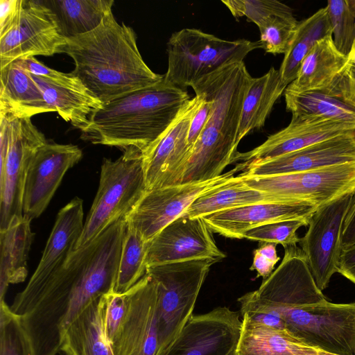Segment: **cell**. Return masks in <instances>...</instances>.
Segmentation results:
<instances>
[{
  "label": "cell",
  "mask_w": 355,
  "mask_h": 355,
  "mask_svg": "<svg viewBox=\"0 0 355 355\" xmlns=\"http://www.w3.org/2000/svg\"><path fill=\"white\" fill-rule=\"evenodd\" d=\"M252 78L240 61L226 64L193 84L196 94L211 101V111L178 184L214 179L234 163L242 105Z\"/></svg>",
  "instance_id": "obj_3"
},
{
  "label": "cell",
  "mask_w": 355,
  "mask_h": 355,
  "mask_svg": "<svg viewBox=\"0 0 355 355\" xmlns=\"http://www.w3.org/2000/svg\"><path fill=\"white\" fill-rule=\"evenodd\" d=\"M313 355H338V354L327 352H324V351H322V350H320V349L316 348L315 352Z\"/></svg>",
  "instance_id": "obj_48"
},
{
  "label": "cell",
  "mask_w": 355,
  "mask_h": 355,
  "mask_svg": "<svg viewBox=\"0 0 355 355\" xmlns=\"http://www.w3.org/2000/svg\"><path fill=\"white\" fill-rule=\"evenodd\" d=\"M0 114L31 118L51 112L31 73L12 62L0 68Z\"/></svg>",
  "instance_id": "obj_26"
},
{
  "label": "cell",
  "mask_w": 355,
  "mask_h": 355,
  "mask_svg": "<svg viewBox=\"0 0 355 355\" xmlns=\"http://www.w3.org/2000/svg\"><path fill=\"white\" fill-rule=\"evenodd\" d=\"M297 24L298 21L289 6L269 16L258 26L261 49L266 53L274 55L284 54L295 34Z\"/></svg>",
  "instance_id": "obj_36"
},
{
  "label": "cell",
  "mask_w": 355,
  "mask_h": 355,
  "mask_svg": "<svg viewBox=\"0 0 355 355\" xmlns=\"http://www.w3.org/2000/svg\"><path fill=\"white\" fill-rule=\"evenodd\" d=\"M354 193L318 207L309 219L308 230L300 238L301 249L322 291L328 286L333 275L338 272L344 220Z\"/></svg>",
  "instance_id": "obj_12"
},
{
  "label": "cell",
  "mask_w": 355,
  "mask_h": 355,
  "mask_svg": "<svg viewBox=\"0 0 355 355\" xmlns=\"http://www.w3.org/2000/svg\"><path fill=\"white\" fill-rule=\"evenodd\" d=\"M286 110L292 114H313L338 122L355 124V108L321 91L293 93L285 90Z\"/></svg>",
  "instance_id": "obj_34"
},
{
  "label": "cell",
  "mask_w": 355,
  "mask_h": 355,
  "mask_svg": "<svg viewBox=\"0 0 355 355\" xmlns=\"http://www.w3.org/2000/svg\"><path fill=\"white\" fill-rule=\"evenodd\" d=\"M274 314L304 344L335 354L355 355V302L336 304L326 299Z\"/></svg>",
  "instance_id": "obj_8"
},
{
  "label": "cell",
  "mask_w": 355,
  "mask_h": 355,
  "mask_svg": "<svg viewBox=\"0 0 355 355\" xmlns=\"http://www.w3.org/2000/svg\"><path fill=\"white\" fill-rule=\"evenodd\" d=\"M347 55L335 46L332 36L318 40L303 60L296 78L285 90L293 93L323 91L340 72Z\"/></svg>",
  "instance_id": "obj_28"
},
{
  "label": "cell",
  "mask_w": 355,
  "mask_h": 355,
  "mask_svg": "<svg viewBox=\"0 0 355 355\" xmlns=\"http://www.w3.org/2000/svg\"><path fill=\"white\" fill-rule=\"evenodd\" d=\"M65 43L55 14L44 1L19 0L12 20L0 29V68L21 58L60 53Z\"/></svg>",
  "instance_id": "obj_10"
},
{
  "label": "cell",
  "mask_w": 355,
  "mask_h": 355,
  "mask_svg": "<svg viewBox=\"0 0 355 355\" xmlns=\"http://www.w3.org/2000/svg\"><path fill=\"white\" fill-rule=\"evenodd\" d=\"M352 136L355 141V130L352 132Z\"/></svg>",
  "instance_id": "obj_49"
},
{
  "label": "cell",
  "mask_w": 355,
  "mask_h": 355,
  "mask_svg": "<svg viewBox=\"0 0 355 355\" xmlns=\"http://www.w3.org/2000/svg\"><path fill=\"white\" fill-rule=\"evenodd\" d=\"M0 355H35L20 318L0 302Z\"/></svg>",
  "instance_id": "obj_38"
},
{
  "label": "cell",
  "mask_w": 355,
  "mask_h": 355,
  "mask_svg": "<svg viewBox=\"0 0 355 355\" xmlns=\"http://www.w3.org/2000/svg\"><path fill=\"white\" fill-rule=\"evenodd\" d=\"M215 263L194 259L147 267L146 273L157 289L159 349L162 355L193 315L199 292Z\"/></svg>",
  "instance_id": "obj_7"
},
{
  "label": "cell",
  "mask_w": 355,
  "mask_h": 355,
  "mask_svg": "<svg viewBox=\"0 0 355 355\" xmlns=\"http://www.w3.org/2000/svg\"><path fill=\"white\" fill-rule=\"evenodd\" d=\"M316 206L288 202H259L219 211L202 217L212 232L230 239L266 223L291 219L309 221Z\"/></svg>",
  "instance_id": "obj_23"
},
{
  "label": "cell",
  "mask_w": 355,
  "mask_h": 355,
  "mask_svg": "<svg viewBox=\"0 0 355 355\" xmlns=\"http://www.w3.org/2000/svg\"><path fill=\"white\" fill-rule=\"evenodd\" d=\"M266 202H286L275 194L248 186L239 175L200 195L187 209L191 218L204 217L236 207Z\"/></svg>",
  "instance_id": "obj_31"
},
{
  "label": "cell",
  "mask_w": 355,
  "mask_h": 355,
  "mask_svg": "<svg viewBox=\"0 0 355 355\" xmlns=\"http://www.w3.org/2000/svg\"><path fill=\"white\" fill-rule=\"evenodd\" d=\"M338 272L355 284V246L342 250Z\"/></svg>",
  "instance_id": "obj_46"
},
{
  "label": "cell",
  "mask_w": 355,
  "mask_h": 355,
  "mask_svg": "<svg viewBox=\"0 0 355 355\" xmlns=\"http://www.w3.org/2000/svg\"><path fill=\"white\" fill-rule=\"evenodd\" d=\"M341 246L343 250L355 246V193L344 220Z\"/></svg>",
  "instance_id": "obj_45"
},
{
  "label": "cell",
  "mask_w": 355,
  "mask_h": 355,
  "mask_svg": "<svg viewBox=\"0 0 355 355\" xmlns=\"http://www.w3.org/2000/svg\"><path fill=\"white\" fill-rule=\"evenodd\" d=\"M196 95L200 96L202 100L189 125L187 142L191 151L209 118L212 106V102L208 98L201 94Z\"/></svg>",
  "instance_id": "obj_44"
},
{
  "label": "cell",
  "mask_w": 355,
  "mask_h": 355,
  "mask_svg": "<svg viewBox=\"0 0 355 355\" xmlns=\"http://www.w3.org/2000/svg\"><path fill=\"white\" fill-rule=\"evenodd\" d=\"M60 53L73 59L71 72L103 104L164 78L144 62L134 30L119 24L112 12L94 30L66 38Z\"/></svg>",
  "instance_id": "obj_2"
},
{
  "label": "cell",
  "mask_w": 355,
  "mask_h": 355,
  "mask_svg": "<svg viewBox=\"0 0 355 355\" xmlns=\"http://www.w3.org/2000/svg\"><path fill=\"white\" fill-rule=\"evenodd\" d=\"M325 8L334 44L347 55L355 42V0H329Z\"/></svg>",
  "instance_id": "obj_37"
},
{
  "label": "cell",
  "mask_w": 355,
  "mask_h": 355,
  "mask_svg": "<svg viewBox=\"0 0 355 355\" xmlns=\"http://www.w3.org/2000/svg\"><path fill=\"white\" fill-rule=\"evenodd\" d=\"M125 310V295L112 291L105 295L104 329L110 345L114 340L122 322Z\"/></svg>",
  "instance_id": "obj_42"
},
{
  "label": "cell",
  "mask_w": 355,
  "mask_h": 355,
  "mask_svg": "<svg viewBox=\"0 0 355 355\" xmlns=\"http://www.w3.org/2000/svg\"><path fill=\"white\" fill-rule=\"evenodd\" d=\"M55 14L63 35L73 37L97 28L112 12L113 0L44 1Z\"/></svg>",
  "instance_id": "obj_33"
},
{
  "label": "cell",
  "mask_w": 355,
  "mask_h": 355,
  "mask_svg": "<svg viewBox=\"0 0 355 355\" xmlns=\"http://www.w3.org/2000/svg\"><path fill=\"white\" fill-rule=\"evenodd\" d=\"M83 227V201L75 197L59 211L40 261L26 288L40 285L63 265L74 250Z\"/></svg>",
  "instance_id": "obj_24"
},
{
  "label": "cell",
  "mask_w": 355,
  "mask_h": 355,
  "mask_svg": "<svg viewBox=\"0 0 355 355\" xmlns=\"http://www.w3.org/2000/svg\"><path fill=\"white\" fill-rule=\"evenodd\" d=\"M315 350L285 329L242 319L234 355H313Z\"/></svg>",
  "instance_id": "obj_30"
},
{
  "label": "cell",
  "mask_w": 355,
  "mask_h": 355,
  "mask_svg": "<svg viewBox=\"0 0 355 355\" xmlns=\"http://www.w3.org/2000/svg\"><path fill=\"white\" fill-rule=\"evenodd\" d=\"M148 245L149 241L127 225L112 290L114 293H126L146 275Z\"/></svg>",
  "instance_id": "obj_35"
},
{
  "label": "cell",
  "mask_w": 355,
  "mask_h": 355,
  "mask_svg": "<svg viewBox=\"0 0 355 355\" xmlns=\"http://www.w3.org/2000/svg\"><path fill=\"white\" fill-rule=\"evenodd\" d=\"M190 99L186 89L163 78L104 103L90 116L81 138L123 150L135 148L143 155Z\"/></svg>",
  "instance_id": "obj_4"
},
{
  "label": "cell",
  "mask_w": 355,
  "mask_h": 355,
  "mask_svg": "<svg viewBox=\"0 0 355 355\" xmlns=\"http://www.w3.org/2000/svg\"><path fill=\"white\" fill-rule=\"evenodd\" d=\"M83 157L81 149L71 144L46 141L33 157L26 174L23 214L31 220L46 209L65 173Z\"/></svg>",
  "instance_id": "obj_21"
},
{
  "label": "cell",
  "mask_w": 355,
  "mask_h": 355,
  "mask_svg": "<svg viewBox=\"0 0 355 355\" xmlns=\"http://www.w3.org/2000/svg\"><path fill=\"white\" fill-rule=\"evenodd\" d=\"M260 243L259 247L254 250L253 261L250 269L257 272V277H261L263 280H265L274 271L275 266L279 260V257L277 254V244Z\"/></svg>",
  "instance_id": "obj_43"
},
{
  "label": "cell",
  "mask_w": 355,
  "mask_h": 355,
  "mask_svg": "<svg viewBox=\"0 0 355 355\" xmlns=\"http://www.w3.org/2000/svg\"><path fill=\"white\" fill-rule=\"evenodd\" d=\"M234 168L218 178L205 182L171 185L147 191L125 217L128 226L150 241L164 227L183 215L202 193L227 182Z\"/></svg>",
  "instance_id": "obj_14"
},
{
  "label": "cell",
  "mask_w": 355,
  "mask_h": 355,
  "mask_svg": "<svg viewBox=\"0 0 355 355\" xmlns=\"http://www.w3.org/2000/svg\"><path fill=\"white\" fill-rule=\"evenodd\" d=\"M328 36H332V29L325 7L298 21L279 69L284 84L288 86L296 78L303 60L315 42Z\"/></svg>",
  "instance_id": "obj_32"
},
{
  "label": "cell",
  "mask_w": 355,
  "mask_h": 355,
  "mask_svg": "<svg viewBox=\"0 0 355 355\" xmlns=\"http://www.w3.org/2000/svg\"><path fill=\"white\" fill-rule=\"evenodd\" d=\"M222 3L235 18L245 17L257 26L269 16L288 7L276 0H223Z\"/></svg>",
  "instance_id": "obj_40"
},
{
  "label": "cell",
  "mask_w": 355,
  "mask_h": 355,
  "mask_svg": "<svg viewBox=\"0 0 355 355\" xmlns=\"http://www.w3.org/2000/svg\"><path fill=\"white\" fill-rule=\"evenodd\" d=\"M241 327L239 313L228 307L193 315L162 355H234Z\"/></svg>",
  "instance_id": "obj_18"
},
{
  "label": "cell",
  "mask_w": 355,
  "mask_h": 355,
  "mask_svg": "<svg viewBox=\"0 0 355 355\" xmlns=\"http://www.w3.org/2000/svg\"><path fill=\"white\" fill-rule=\"evenodd\" d=\"M31 220L15 216L8 226L0 230V302L4 300L10 284L24 282L27 276V260L34 234Z\"/></svg>",
  "instance_id": "obj_27"
},
{
  "label": "cell",
  "mask_w": 355,
  "mask_h": 355,
  "mask_svg": "<svg viewBox=\"0 0 355 355\" xmlns=\"http://www.w3.org/2000/svg\"><path fill=\"white\" fill-rule=\"evenodd\" d=\"M202 100L199 95L191 98L166 130L143 154L147 191L178 184L190 155L187 142L190 122Z\"/></svg>",
  "instance_id": "obj_19"
},
{
  "label": "cell",
  "mask_w": 355,
  "mask_h": 355,
  "mask_svg": "<svg viewBox=\"0 0 355 355\" xmlns=\"http://www.w3.org/2000/svg\"><path fill=\"white\" fill-rule=\"evenodd\" d=\"M105 295L92 300L64 331V355H114L104 329Z\"/></svg>",
  "instance_id": "obj_25"
},
{
  "label": "cell",
  "mask_w": 355,
  "mask_h": 355,
  "mask_svg": "<svg viewBox=\"0 0 355 355\" xmlns=\"http://www.w3.org/2000/svg\"><path fill=\"white\" fill-rule=\"evenodd\" d=\"M321 92L340 98L355 108V42L340 72L331 85Z\"/></svg>",
  "instance_id": "obj_41"
},
{
  "label": "cell",
  "mask_w": 355,
  "mask_h": 355,
  "mask_svg": "<svg viewBox=\"0 0 355 355\" xmlns=\"http://www.w3.org/2000/svg\"><path fill=\"white\" fill-rule=\"evenodd\" d=\"M239 176L252 188L280 196L286 202L317 207L355 192V162L285 175Z\"/></svg>",
  "instance_id": "obj_11"
},
{
  "label": "cell",
  "mask_w": 355,
  "mask_h": 355,
  "mask_svg": "<svg viewBox=\"0 0 355 355\" xmlns=\"http://www.w3.org/2000/svg\"><path fill=\"white\" fill-rule=\"evenodd\" d=\"M146 191L140 150L130 147L116 160L105 158L98 189L74 250L91 243L112 224L125 217Z\"/></svg>",
  "instance_id": "obj_5"
},
{
  "label": "cell",
  "mask_w": 355,
  "mask_h": 355,
  "mask_svg": "<svg viewBox=\"0 0 355 355\" xmlns=\"http://www.w3.org/2000/svg\"><path fill=\"white\" fill-rule=\"evenodd\" d=\"M9 116L8 148L5 160L0 162V230L8 226L13 216L24 215L28 169L38 148L47 141L31 118Z\"/></svg>",
  "instance_id": "obj_13"
},
{
  "label": "cell",
  "mask_w": 355,
  "mask_h": 355,
  "mask_svg": "<svg viewBox=\"0 0 355 355\" xmlns=\"http://www.w3.org/2000/svg\"><path fill=\"white\" fill-rule=\"evenodd\" d=\"M256 49H261L259 41L227 40L199 29L182 28L167 42L168 69L164 79L185 89L226 64L243 61Z\"/></svg>",
  "instance_id": "obj_6"
},
{
  "label": "cell",
  "mask_w": 355,
  "mask_h": 355,
  "mask_svg": "<svg viewBox=\"0 0 355 355\" xmlns=\"http://www.w3.org/2000/svg\"><path fill=\"white\" fill-rule=\"evenodd\" d=\"M225 257L204 218L184 214L149 241L146 262L147 267L194 259L216 263Z\"/></svg>",
  "instance_id": "obj_17"
},
{
  "label": "cell",
  "mask_w": 355,
  "mask_h": 355,
  "mask_svg": "<svg viewBox=\"0 0 355 355\" xmlns=\"http://www.w3.org/2000/svg\"><path fill=\"white\" fill-rule=\"evenodd\" d=\"M326 300L311 272L302 250L295 246L284 248L279 266L259 288L238 299L241 313L250 311L277 312Z\"/></svg>",
  "instance_id": "obj_9"
},
{
  "label": "cell",
  "mask_w": 355,
  "mask_h": 355,
  "mask_svg": "<svg viewBox=\"0 0 355 355\" xmlns=\"http://www.w3.org/2000/svg\"><path fill=\"white\" fill-rule=\"evenodd\" d=\"M19 0H0V29L6 27L15 17Z\"/></svg>",
  "instance_id": "obj_47"
},
{
  "label": "cell",
  "mask_w": 355,
  "mask_h": 355,
  "mask_svg": "<svg viewBox=\"0 0 355 355\" xmlns=\"http://www.w3.org/2000/svg\"><path fill=\"white\" fill-rule=\"evenodd\" d=\"M127 228L125 217L74 250L40 285L24 288L10 306L30 338L35 355H56L64 331L92 300L113 290Z\"/></svg>",
  "instance_id": "obj_1"
},
{
  "label": "cell",
  "mask_w": 355,
  "mask_h": 355,
  "mask_svg": "<svg viewBox=\"0 0 355 355\" xmlns=\"http://www.w3.org/2000/svg\"><path fill=\"white\" fill-rule=\"evenodd\" d=\"M286 87L279 69L273 67L263 76L252 78L242 105L236 137L238 144L250 132L264 125L273 105Z\"/></svg>",
  "instance_id": "obj_29"
},
{
  "label": "cell",
  "mask_w": 355,
  "mask_h": 355,
  "mask_svg": "<svg viewBox=\"0 0 355 355\" xmlns=\"http://www.w3.org/2000/svg\"><path fill=\"white\" fill-rule=\"evenodd\" d=\"M355 130V124L338 122L313 114H292L290 123L269 136L261 145L238 152L234 162L237 171L247 166L295 152Z\"/></svg>",
  "instance_id": "obj_20"
},
{
  "label": "cell",
  "mask_w": 355,
  "mask_h": 355,
  "mask_svg": "<svg viewBox=\"0 0 355 355\" xmlns=\"http://www.w3.org/2000/svg\"><path fill=\"white\" fill-rule=\"evenodd\" d=\"M352 132L250 165L240 175L248 177L285 175L355 162V141Z\"/></svg>",
  "instance_id": "obj_22"
},
{
  "label": "cell",
  "mask_w": 355,
  "mask_h": 355,
  "mask_svg": "<svg viewBox=\"0 0 355 355\" xmlns=\"http://www.w3.org/2000/svg\"><path fill=\"white\" fill-rule=\"evenodd\" d=\"M309 221L301 219L284 220L266 223L253 227L243 234V239L281 244L283 247L295 246L300 238L296 234L302 226H308Z\"/></svg>",
  "instance_id": "obj_39"
},
{
  "label": "cell",
  "mask_w": 355,
  "mask_h": 355,
  "mask_svg": "<svg viewBox=\"0 0 355 355\" xmlns=\"http://www.w3.org/2000/svg\"><path fill=\"white\" fill-rule=\"evenodd\" d=\"M125 295V313L111 343L114 355H157L159 334L156 284L146 273Z\"/></svg>",
  "instance_id": "obj_15"
},
{
  "label": "cell",
  "mask_w": 355,
  "mask_h": 355,
  "mask_svg": "<svg viewBox=\"0 0 355 355\" xmlns=\"http://www.w3.org/2000/svg\"><path fill=\"white\" fill-rule=\"evenodd\" d=\"M14 62L31 73L51 111L81 131L87 127L90 116L103 107V103L71 72L56 71L35 57Z\"/></svg>",
  "instance_id": "obj_16"
}]
</instances>
